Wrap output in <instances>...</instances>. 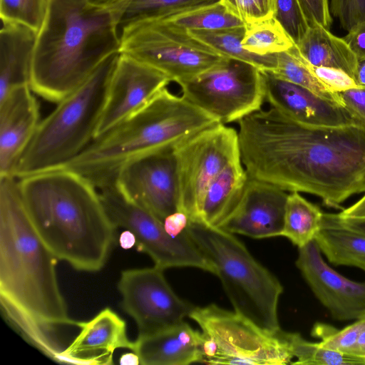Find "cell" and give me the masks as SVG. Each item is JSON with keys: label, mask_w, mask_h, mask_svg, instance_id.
Wrapping results in <instances>:
<instances>
[{"label": "cell", "mask_w": 365, "mask_h": 365, "mask_svg": "<svg viewBox=\"0 0 365 365\" xmlns=\"http://www.w3.org/2000/svg\"><path fill=\"white\" fill-rule=\"evenodd\" d=\"M238 125L240 157L250 178L315 195L334 208L365 192V125H311L272 107Z\"/></svg>", "instance_id": "obj_1"}, {"label": "cell", "mask_w": 365, "mask_h": 365, "mask_svg": "<svg viewBox=\"0 0 365 365\" xmlns=\"http://www.w3.org/2000/svg\"><path fill=\"white\" fill-rule=\"evenodd\" d=\"M57 260L31 223L19 180L0 177V304L7 322L60 339L61 327H76L58 287Z\"/></svg>", "instance_id": "obj_2"}, {"label": "cell", "mask_w": 365, "mask_h": 365, "mask_svg": "<svg viewBox=\"0 0 365 365\" xmlns=\"http://www.w3.org/2000/svg\"><path fill=\"white\" fill-rule=\"evenodd\" d=\"M18 180L31 223L58 260L79 271L101 269L117 227L97 188L85 177L63 168Z\"/></svg>", "instance_id": "obj_3"}, {"label": "cell", "mask_w": 365, "mask_h": 365, "mask_svg": "<svg viewBox=\"0 0 365 365\" xmlns=\"http://www.w3.org/2000/svg\"><path fill=\"white\" fill-rule=\"evenodd\" d=\"M118 16L88 0H49L37 34L30 87L58 103L110 55L120 51Z\"/></svg>", "instance_id": "obj_4"}, {"label": "cell", "mask_w": 365, "mask_h": 365, "mask_svg": "<svg viewBox=\"0 0 365 365\" xmlns=\"http://www.w3.org/2000/svg\"><path fill=\"white\" fill-rule=\"evenodd\" d=\"M218 123L212 115L165 88L61 168L81 175L99 190L115 182L130 162L173 148Z\"/></svg>", "instance_id": "obj_5"}, {"label": "cell", "mask_w": 365, "mask_h": 365, "mask_svg": "<svg viewBox=\"0 0 365 365\" xmlns=\"http://www.w3.org/2000/svg\"><path fill=\"white\" fill-rule=\"evenodd\" d=\"M120 51L107 57L40 121L14 172L21 179L62 167L95 138Z\"/></svg>", "instance_id": "obj_6"}, {"label": "cell", "mask_w": 365, "mask_h": 365, "mask_svg": "<svg viewBox=\"0 0 365 365\" xmlns=\"http://www.w3.org/2000/svg\"><path fill=\"white\" fill-rule=\"evenodd\" d=\"M186 231L213 265L234 311L262 329H280L277 307L283 287L234 234L189 220Z\"/></svg>", "instance_id": "obj_7"}, {"label": "cell", "mask_w": 365, "mask_h": 365, "mask_svg": "<svg viewBox=\"0 0 365 365\" xmlns=\"http://www.w3.org/2000/svg\"><path fill=\"white\" fill-rule=\"evenodd\" d=\"M189 317L200 326L204 337L201 363L283 365L294 358L292 332L265 331L214 304L195 307Z\"/></svg>", "instance_id": "obj_8"}, {"label": "cell", "mask_w": 365, "mask_h": 365, "mask_svg": "<svg viewBox=\"0 0 365 365\" xmlns=\"http://www.w3.org/2000/svg\"><path fill=\"white\" fill-rule=\"evenodd\" d=\"M121 31L120 53L158 69L177 83L226 58L169 19L146 21Z\"/></svg>", "instance_id": "obj_9"}, {"label": "cell", "mask_w": 365, "mask_h": 365, "mask_svg": "<svg viewBox=\"0 0 365 365\" xmlns=\"http://www.w3.org/2000/svg\"><path fill=\"white\" fill-rule=\"evenodd\" d=\"M102 202L116 227L131 231L138 251L148 255L155 266L163 269L192 267L215 274L213 265L188 235L186 229L170 236L163 222L151 211L129 197L115 181L99 189Z\"/></svg>", "instance_id": "obj_10"}, {"label": "cell", "mask_w": 365, "mask_h": 365, "mask_svg": "<svg viewBox=\"0 0 365 365\" xmlns=\"http://www.w3.org/2000/svg\"><path fill=\"white\" fill-rule=\"evenodd\" d=\"M259 70L245 61L225 58L178 84L185 98L226 125L262 109L264 93Z\"/></svg>", "instance_id": "obj_11"}, {"label": "cell", "mask_w": 365, "mask_h": 365, "mask_svg": "<svg viewBox=\"0 0 365 365\" xmlns=\"http://www.w3.org/2000/svg\"><path fill=\"white\" fill-rule=\"evenodd\" d=\"M173 153L178 211L195 220L210 182L229 163L240 158L238 132L218 123L178 143Z\"/></svg>", "instance_id": "obj_12"}, {"label": "cell", "mask_w": 365, "mask_h": 365, "mask_svg": "<svg viewBox=\"0 0 365 365\" xmlns=\"http://www.w3.org/2000/svg\"><path fill=\"white\" fill-rule=\"evenodd\" d=\"M163 269H126L118 284L123 310L135 322L140 337L184 322L195 306L180 298L172 289Z\"/></svg>", "instance_id": "obj_13"}, {"label": "cell", "mask_w": 365, "mask_h": 365, "mask_svg": "<svg viewBox=\"0 0 365 365\" xmlns=\"http://www.w3.org/2000/svg\"><path fill=\"white\" fill-rule=\"evenodd\" d=\"M115 182L129 197L163 222L166 217L178 211L173 148L130 162L120 170Z\"/></svg>", "instance_id": "obj_14"}, {"label": "cell", "mask_w": 365, "mask_h": 365, "mask_svg": "<svg viewBox=\"0 0 365 365\" xmlns=\"http://www.w3.org/2000/svg\"><path fill=\"white\" fill-rule=\"evenodd\" d=\"M170 81L158 69L120 52L95 138L137 111Z\"/></svg>", "instance_id": "obj_15"}, {"label": "cell", "mask_w": 365, "mask_h": 365, "mask_svg": "<svg viewBox=\"0 0 365 365\" xmlns=\"http://www.w3.org/2000/svg\"><path fill=\"white\" fill-rule=\"evenodd\" d=\"M296 265L334 319L357 320L365 317V282L351 280L331 269L314 240L299 247Z\"/></svg>", "instance_id": "obj_16"}, {"label": "cell", "mask_w": 365, "mask_h": 365, "mask_svg": "<svg viewBox=\"0 0 365 365\" xmlns=\"http://www.w3.org/2000/svg\"><path fill=\"white\" fill-rule=\"evenodd\" d=\"M264 101L299 123L317 126L365 125L346 107L326 100L309 90L286 81L271 70H259Z\"/></svg>", "instance_id": "obj_17"}, {"label": "cell", "mask_w": 365, "mask_h": 365, "mask_svg": "<svg viewBox=\"0 0 365 365\" xmlns=\"http://www.w3.org/2000/svg\"><path fill=\"white\" fill-rule=\"evenodd\" d=\"M287 196L285 190L248 176L238 202L217 227L255 239L282 236Z\"/></svg>", "instance_id": "obj_18"}, {"label": "cell", "mask_w": 365, "mask_h": 365, "mask_svg": "<svg viewBox=\"0 0 365 365\" xmlns=\"http://www.w3.org/2000/svg\"><path fill=\"white\" fill-rule=\"evenodd\" d=\"M29 85L0 99V177L13 176L40 123L38 102Z\"/></svg>", "instance_id": "obj_19"}, {"label": "cell", "mask_w": 365, "mask_h": 365, "mask_svg": "<svg viewBox=\"0 0 365 365\" xmlns=\"http://www.w3.org/2000/svg\"><path fill=\"white\" fill-rule=\"evenodd\" d=\"M76 327L80 331L63 351L61 364H113L116 349L133 350L134 341L128 337L125 321L110 308L89 321H77Z\"/></svg>", "instance_id": "obj_20"}, {"label": "cell", "mask_w": 365, "mask_h": 365, "mask_svg": "<svg viewBox=\"0 0 365 365\" xmlns=\"http://www.w3.org/2000/svg\"><path fill=\"white\" fill-rule=\"evenodd\" d=\"M204 337L186 322L146 336H138L133 351L142 365H187L201 362Z\"/></svg>", "instance_id": "obj_21"}, {"label": "cell", "mask_w": 365, "mask_h": 365, "mask_svg": "<svg viewBox=\"0 0 365 365\" xmlns=\"http://www.w3.org/2000/svg\"><path fill=\"white\" fill-rule=\"evenodd\" d=\"M2 21L0 31V99L31 81L37 33L19 24Z\"/></svg>", "instance_id": "obj_22"}, {"label": "cell", "mask_w": 365, "mask_h": 365, "mask_svg": "<svg viewBox=\"0 0 365 365\" xmlns=\"http://www.w3.org/2000/svg\"><path fill=\"white\" fill-rule=\"evenodd\" d=\"M247 179L241 157L229 163L207 187L195 220L218 227L238 202Z\"/></svg>", "instance_id": "obj_23"}, {"label": "cell", "mask_w": 365, "mask_h": 365, "mask_svg": "<svg viewBox=\"0 0 365 365\" xmlns=\"http://www.w3.org/2000/svg\"><path fill=\"white\" fill-rule=\"evenodd\" d=\"M300 56L316 66L341 70L354 78L358 59L343 38L324 26H309L302 39L295 44Z\"/></svg>", "instance_id": "obj_24"}, {"label": "cell", "mask_w": 365, "mask_h": 365, "mask_svg": "<svg viewBox=\"0 0 365 365\" xmlns=\"http://www.w3.org/2000/svg\"><path fill=\"white\" fill-rule=\"evenodd\" d=\"M314 240L332 264L355 267L365 272V235L337 224L324 213Z\"/></svg>", "instance_id": "obj_25"}, {"label": "cell", "mask_w": 365, "mask_h": 365, "mask_svg": "<svg viewBox=\"0 0 365 365\" xmlns=\"http://www.w3.org/2000/svg\"><path fill=\"white\" fill-rule=\"evenodd\" d=\"M245 31L246 26L187 31L224 57L245 61L260 70L274 71L277 66L276 53L262 56L252 53L242 47V41Z\"/></svg>", "instance_id": "obj_26"}, {"label": "cell", "mask_w": 365, "mask_h": 365, "mask_svg": "<svg viewBox=\"0 0 365 365\" xmlns=\"http://www.w3.org/2000/svg\"><path fill=\"white\" fill-rule=\"evenodd\" d=\"M221 0H130L118 16L121 29L138 23L167 19L215 4Z\"/></svg>", "instance_id": "obj_27"}, {"label": "cell", "mask_w": 365, "mask_h": 365, "mask_svg": "<svg viewBox=\"0 0 365 365\" xmlns=\"http://www.w3.org/2000/svg\"><path fill=\"white\" fill-rule=\"evenodd\" d=\"M324 213L316 205L304 198L299 192L288 194L282 236L302 247L314 240L319 230Z\"/></svg>", "instance_id": "obj_28"}, {"label": "cell", "mask_w": 365, "mask_h": 365, "mask_svg": "<svg viewBox=\"0 0 365 365\" xmlns=\"http://www.w3.org/2000/svg\"><path fill=\"white\" fill-rule=\"evenodd\" d=\"M294 43L273 17L246 26L242 47L255 54L269 55L288 51Z\"/></svg>", "instance_id": "obj_29"}, {"label": "cell", "mask_w": 365, "mask_h": 365, "mask_svg": "<svg viewBox=\"0 0 365 365\" xmlns=\"http://www.w3.org/2000/svg\"><path fill=\"white\" fill-rule=\"evenodd\" d=\"M188 30H217L246 26L220 2L167 19Z\"/></svg>", "instance_id": "obj_30"}, {"label": "cell", "mask_w": 365, "mask_h": 365, "mask_svg": "<svg viewBox=\"0 0 365 365\" xmlns=\"http://www.w3.org/2000/svg\"><path fill=\"white\" fill-rule=\"evenodd\" d=\"M276 56L277 66L272 71L277 76L302 86L326 100L344 106L339 93L324 86L289 51L277 53Z\"/></svg>", "instance_id": "obj_31"}, {"label": "cell", "mask_w": 365, "mask_h": 365, "mask_svg": "<svg viewBox=\"0 0 365 365\" xmlns=\"http://www.w3.org/2000/svg\"><path fill=\"white\" fill-rule=\"evenodd\" d=\"M292 349L294 357L297 358L293 364H365L361 358L329 349L320 342L308 341L297 333L293 334Z\"/></svg>", "instance_id": "obj_32"}, {"label": "cell", "mask_w": 365, "mask_h": 365, "mask_svg": "<svg viewBox=\"0 0 365 365\" xmlns=\"http://www.w3.org/2000/svg\"><path fill=\"white\" fill-rule=\"evenodd\" d=\"M49 0H0L1 21L25 26L37 34L45 21Z\"/></svg>", "instance_id": "obj_33"}, {"label": "cell", "mask_w": 365, "mask_h": 365, "mask_svg": "<svg viewBox=\"0 0 365 365\" xmlns=\"http://www.w3.org/2000/svg\"><path fill=\"white\" fill-rule=\"evenodd\" d=\"M364 317L356 320L342 329H338L327 323L317 322L314 324L311 334L319 338L320 344L325 348L356 356V341L364 324Z\"/></svg>", "instance_id": "obj_34"}, {"label": "cell", "mask_w": 365, "mask_h": 365, "mask_svg": "<svg viewBox=\"0 0 365 365\" xmlns=\"http://www.w3.org/2000/svg\"><path fill=\"white\" fill-rule=\"evenodd\" d=\"M274 16L287 34L297 44L304 36L309 25L299 0H272Z\"/></svg>", "instance_id": "obj_35"}, {"label": "cell", "mask_w": 365, "mask_h": 365, "mask_svg": "<svg viewBox=\"0 0 365 365\" xmlns=\"http://www.w3.org/2000/svg\"><path fill=\"white\" fill-rule=\"evenodd\" d=\"M288 51L294 55L308 71L329 90L339 93L359 87L351 76L341 70L310 64L300 56L295 44Z\"/></svg>", "instance_id": "obj_36"}, {"label": "cell", "mask_w": 365, "mask_h": 365, "mask_svg": "<svg viewBox=\"0 0 365 365\" xmlns=\"http://www.w3.org/2000/svg\"><path fill=\"white\" fill-rule=\"evenodd\" d=\"M221 3L246 26L271 19L274 16L272 0H221Z\"/></svg>", "instance_id": "obj_37"}, {"label": "cell", "mask_w": 365, "mask_h": 365, "mask_svg": "<svg viewBox=\"0 0 365 365\" xmlns=\"http://www.w3.org/2000/svg\"><path fill=\"white\" fill-rule=\"evenodd\" d=\"M329 11L346 31L365 21V0H329Z\"/></svg>", "instance_id": "obj_38"}, {"label": "cell", "mask_w": 365, "mask_h": 365, "mask_svg": "<svg viewBox=\"0 0 365 365\" xmlns=\"http://www.w3.org/2000/svg\"><path fill=\"white\" fill-rule=\"evenodd\" d=\"M299 1L309 26L319 24L329 29L332 24L329 0H299Z\"/></svg>", "instance_id": "obj_39"}, {"label": "cell", "mask_w": 365, "mask_h": 365, "mask_svg": "<svg viewBox=\"0 0 365 365\" xmlns=\"http://www.w3.org/2000/svg\"><path fill=\"white\" fill-rule=\"evenodd\" d=\"M343 106L365 123V87H357L338 93Z\"/></svg>", "instance_id": "obj_40"}, {"label": "cell", "mask_w": 365, "mask_h": 365, "mask_svg": "<svg viewBox=\"0 0 365 365\" xmlns=\"http://www.w3.org/2000/svg\"><path fill=\"white\" fill-rule=\"evenodd\" d=\"M343 38L358 60L365 59V21L354 26Z\"/></svg>", "instance_id": "obj_41"}, {"label": "cell", "mask_w": 365, "mask_h": 365, "mask_svg": "<svg viewBox=\"0 0 365 365\" xmlns=\"http://www.w3.org/2000/svg\"><path fill=\"white\" fill-rule=\"evenodd\" d=\"M189 218L182 212L177 211L165 218L164 227L166 232L172 237H178L186 229Z\"/></svg>", "instance_id": "obj_42"}, {"label": "cell", "mask_w": 365, "mask_h": 365, "mask_svg": "<svg viewBox=\"0 0 365 365\" xmlns=\"http://www.w3.org/2000/svg\"><path fill=\"white\" fill-rule=\"evenodd\" d=\"M327 214L337 224L365 235V217H344L339 213Z\"/></svg>", "instance_id": "obj_43"}, {"label": "cell", "mask_w": 365, "mask_h": 365, "mask_svg": "<svg viewBox=\"0 0 365 365\" xmlns=\"http://www.w3.org/2000/svg\"><path fill=\"white\" fill-rule=\"evenodd\" d=\"M91 4L113 11L118 16L130 0H88Z\"/></svg>", "instance_id": "obj_44"}, {"label": "cell", "mask_w": 365, "mask_h": 365, "mask_svg": "<svg viewBox=\"0 0 365 365\" xmlns=\"http://www.w3.org/2000/svg\"><path fill=\"white\" fill-rule=\"evenodd\" d=\"M339 215L344 217H365V195L356 202L340 212Z\"/></svg>", "instance_id": "obj_45"}, {"label": "cell", "mask_w": 365, "mask_h": 365, "mask_svg": "<svg viewBox=\"0 0 365 365\" xmlns=\"http://www.w3.org/2000/svg\"><path fill=\"white\" fill-rule=\"evenodd\" d=\"M118 242L123 249L128 250L135 245L136 239L131 231L126 230L121 232Z\"/></svg>", "instance_id": "obj_46"}, {"label": "cell", "mask_w": 365, "mask_h": 365, "mask_svg": "<svg viewBox=\"0 0 365 365\" xmlns=\"http://www.w3.org/2000/svg\"><path fill=\"white\" fill-rule=\"evenodd\" d=\"M356 356L365 360V317L364 324L356 341Z\"/></svg>", "instance_id": "obj_47"}, {"label": "cell", "mask_w": 365, "mask_h": 365, "mask_svg": "<svg viewBox=\"0 0 365 365\" xmlns=\"http://www.w3.org/2000/svg\"><path fill=\"white\" fill-rule=\"evenodd\" d=\"M354 80L359 87H365V59L358 60Z\"/></svg>", "instance_id": "obj_48"}, {"label": "cell", "mask_w": 365, "mask_h": 365, "mask_svg": "<svg viewBox=\"0 0 365 365\" xmlns=\"http://www.w3.org/2000/svg\"><path fill=\"white\" fill-rule=\"evenodd\" d=\"M119 364L121 365H138L140 364V358L134 351L128 352L120 356Z\"/></svg>", "instance_id": "obj_49"}]
</instances>
